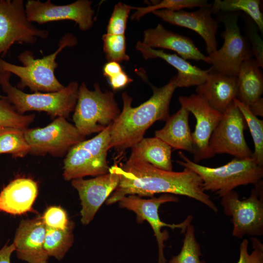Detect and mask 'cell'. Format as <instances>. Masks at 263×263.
I'll use <instances>...</instances> for the list:
<instances>
[{"instance_id": "1", "label": "cell", "mask_w": 263, "mask_h": 263, "mask_svg": "<svg viewBox=\"0 0 263 263\" xmlns=\"http://www.w3.org/2000/svg\"><path fill=\"white\" fill-rule=\"evenodd\" d=\"M110 171L119 177L118 186L106 200L107 205L118 202L129 195L152 197L157 193L186 196L204 204L217 213V207L203 190L200 177L184 168L182 171H167L141 161L128 160Z\"/></svg>"}, {"instance_id": "2", "label": "cell", "mask_w": 263, "mask_h": 263, "mask_svg": "<svg viewBox=\"0 0 263 263\" xmlns=\"http://www.w3.org/2000/svg\"><path fill=\"white\" fill-rule=\"evenodd\" d=\"M177 75L161 87L151 85L153 94L138 107H132V98L122 94L123 108L111 125L110 148L124 151L144 138L147 130L157 121H166L170 116L169 104L177 87Z\"/></svg>"}, {"instance_id": "3", "label": "cell", "mask_w": 263, "mask_h": 263, "mask_svg": "<svg viewBox=\"0 0 263 263\" xmlns=\"http://www.w3.org/2000/svg\"><path fill=\"white\" fill-rule=\"evenodd\" d=\"M77 43V38L73 34L67 33L60 39L58 48L53 53L36 59L32 51L25 50L18 57L22 66L12 64L0 57V68L19 78L17 88L20 90L28 87L34 93L57 92L65 86L55 75L58 66L56 60L57 56L66 47H73Z\"/></svg>"}, {"instance_id": "4", "label": "cell", "mask_w": 263, "mask_h": 263, "mask_svg": "<svg viewBox=\"0 0 263 263\" xmlns=\"http://www.w3.org/2000/svg\"><path fill=\"white\" fill-rule=\"evenodd\" d=\"M178 155L182 160H177V163L200 177L203 190L215 192L220 197L239 186L256 185L263 177V167L253 157L234 158L223 166L212 168L193 162L181 151Z\"/></svg>"}, {"instance_id": "5", "label": "cell", "mask_w": 263, "mask_h": 263, "mask_svg": "<svg viewBox=\"0 0 263 263\" xmlns=\"http://www.w3.org/2000/svg\"><path fill=\"white\" fill-rule=\"evenodd\" d=\"M11 75L0 68V86L18 113L24 114L29 111L43 112L52 118H67L74 111L79 86L77 81L71 82L57 92L27 94L11 84Z\"/></svg>"}, {"instance_id": "6", "label": "cell", "mask_w": 263, "mask_h": 263, "mask_svg": "<svg viewBox=\"0 0 263 263\" xmlns=\"http://www.w3.org/2000/svg\"><path fill=\"white\" fill-rule=\"evenodd\" d=\"M94 86L91 91L84 82L79 86L73 115L75 126L84 137L105 130L121 112L113 92H103L97 83Z\"/></svg>"}, {"instance_id": "7", "label": "cell", "mask_w": 263, "mask_h": 263, "mask_svg": "<svg viewBox=\"0 0 263 263\" xmlns=\"http://www.w3.org/2000/svg\"><path fill=\"white\" fill-rule=\"evenodd\" d=\"M112 124L93 138L83 140L70 149L63 162V176L65 180L109 173L107 154L111 149Z\"/></svg>"}, {"instance_id": "8", "label": "cell", "mask_w": 263, "mask_h": 263, "mask_svg": "<svg viewBox=\"0 0 263 263\" xmlns=\"http://www.w3.org/2000/svg\"><path fill=\"white\" fill-rule=\"evenodd\" d=\"M240 14V12L225 13L221 16L220 20L225 26L222 33L224 44L207 56V63L211 65L212 70L230 76L237 77L242 63L253 57L251 46L238 25Z\"/></svg>"}, {"instance_id": "9", "label": "cell", "mask_w": 263, "mask_h": 263, "mask_svg": "<svg viewBox=\"0 0 263 263\" xmlns=\"http://www.w3.org/2000/svg\"><path fill=\"white\" fill-rule=\"evenodd\" d=\"M225 214L232 217L233 236L241 239L245 235L263 234V182L252 189L250 196L240 200L239 194L232 190L221 197Z\"/></svg>"}, {"instance_id": "10", "label": "cell", "mask_w": 263, "mask_h": 263, "mask_svg": "<svg viewBox=\"0 0 263 263\" xmlns=\"http://www.w3.org/2000/svg\"><path fill=\"white\" fill-rule=\"evenodd\" d=\"M49 34L28 20L22 0H0V55H5L15 43L33 44Z\"/></svg>"}, {"instance_id": "11", "label": "cell", "mask_w": 263, "mask_h": 263, "mask_svg": "<svg viewBox=\"0 0 263 263\" xmlns=\"http://www.w3.org/2000/svg\"><path fill=\"white\" fill-rule=\"evenodd\" d=\"M24 134L31 147L30 153L37 155L63 156L85 138L64 117H56L43 128H27Z\"/></svg>"}, {"instance_id": "12", "label": "cell", "mask_w": 263, "mask_h": 263, "mask_svg": "<svg viewBox=\"0 0 263 263\" xmlns=\"http://www.w3.org/2000/svg\"><path fill=\"white\" fill-rule=\"evenodd\" d=\"M177 197L170 194H163L158 197L150 199H142L136 195H129L125 196L118 202L121 208H126L133 211L136 215V222L141 224L147 221L154 232L158 247V263H166L164 249V242L169 237L168 231H162V227H168L172 229H180L181 233H184L187 227L191 224L192 216L188 215L186 219L179 224H167L162 221L160 218L158 209L160 206L168 202H177Z\"/></svg>"}, {"instance_id": "13", "label": "cell", "mask_w": 263, "mask_h": 263, "mask_svg": "<svg viewBox=\"0 0 263 263\" xmlns=\"http://www.w3.org/2000/svg\"><path fill=\"white\" fill-rule=\"evenodd\" d=\"M245 120L234 102L227 108L209 141V149L213 157L216 154L226 153L239 159L253 157L244 134Z\"/></svg>"}, {"instance_id": "14", "label": "cell", "mask_w": 263, "mask_h": 263, "mask_svg": "<svg viewBox=\"0 0 263 263\" xmlns=\"http://www.w3.org/2000/svg\"><path fill=\"white\" fill-rule=\"evenodd\" d=\"M92 1L78 0L66 5H56L50 0L41 2L39 0H28L25 9L28 20L32 23L43 24L62 20L75 21L80 30L85 31L93 25L94 10Z\"/></svg>"}, {"instance_id": "15", "label": "cell", "mask_w": 263, "mask_h": 263, "mask_svg": "<svg viewBox=\"0 0 263 263\" xmlns=\"http://www.w3.org/2000/svg\"><path fill=\"white\" fill-rule=\"evenodd\" d=\"M181 106L191 113L196 120L195 130L191 133L194 148V162L212 157L209 149L211 135L221 119L223 113L212 108L199 94L180 96L178 98Z\"/></svg>"}, {"instance_id": "16", "label": "cell", "mask_w": 263, "mask_h": 263, "mask_svg": "<svg viewBox=\"0 0 263 263\" xmlns=\"http://www.w3.org/2000/svg\"><path fill=\"white\" fill-rule=\"evenodd\" d=\"M119 181V176L110 170L94 178L72 180V186L77 191L81 201V222L83 225L92 222L102 204L115 189Z\"/></svg>"}, {"instance_id": "17", "label": "cell", "mask_w": 263, "mask_h": 263, "mask_svg": "<svg viewBox=\"0 0 263 263\" xmlns=\"http://www.w3.org/2000/svg\"><path fill=\"white\" fill-rule=\"evenodd\" d=\"M211 6L199 8L194 12L161 9L152 13L165 22L197 33L204 39L207 52L209 55L218 49L216 34L219 28L218 20L212 16Z\"/></svg>"}, {"instance_id": "18", "label": "cell", "mask_w": 263, "mask_h": 263, "mask_svg": "<svg viewBox=\"0 0 263 263\" xmlns=\"http://www.w3.org/2000/svg\"><path fill=\"white\" fill-rule=\"evenodd\" d=\"M45 233L42 216L22 220L13 242L17 258L28 263H48L49 257L44 247Z\"/></svg>"}, {"instance_id": "19", "label": "cell", "mask_w": 263, "mask_h": 263, "mask_svg": "<svg viewBox=\"0 0 263 263\" xmlns=\"http://www.w3.org/2000/svg\"><path fill=\"white\" fill-rule=\"evenodd\" d=\"M142 42L152 48L173 51L187 60H201L207 63V56L199 50L190 38L169 31L160 23L154 28L144 31Z\"/></svg>"}, {"instance_id": "20", "label": "cell", "mask_w": 263, "mask_h": 263, "mask_svg": "<svg viewBox=\"0 0 263 263\" xmlns=\"http://www.w3.org/2000/svg\"><path fill=\"white\" fill-rule=\"evenodd\" d=\"M238 91L237 77L230 76L211 69L206 81L197 86L196 90L197 94L222 113L237 98Z\"/></svg>"}, {"instance_id": "21", "label": "cell", "mask_w": 263, "mask_h": 263, "mask_svg": "<svg viewBox=\"0 0 263 263\" xmlns=\"http://www.w3.org/2000/svg\"><path fill=\"white\" fill-rule=\"evenodd\" d=\"M38 187L31 179L20 178L11 182L0 192V211L20 215L32 209Z\"/></svg>"}, {"instance_id": "22", "label": "cell", "mask_w": 263, "mask_h": 263, "mask_svg": "<svg viewBox=\"0 0 263 263\" xmlns=\"http://www.w3.org/2000/svg\"><path fill=\"white\" fill-rule=\"evenodd\" d=\"M135 48L145 59L160 58L175 68L178 72V87L185 88L201 85L206 81L211 70L210 68L207 70H202L192 65L176 54H168L162 50L150 48L141 41L137 42Z\"/></svg>"}, {"instance_id": "23", "label": "cell", "mask_w": 263, "mask_h": 263, "mask_svg": "<svg viewBox=\"0 0 263 263\" xmlns=\"http://www.w3.org/2000/svg\"><path fill=\"white\" fill-rule=\"evenodd\" d=\"M189 112L185 107L170 115L165 126L155 132V137L162 140L173 150H182L193 153L194 148L188 124Z\"/></svg>"}, {"instance_id": "24", "label": "cell", "mask_w": 263, "mask_h": 263, "mask_svg": "<svg viewBox=\"0 0 263 263\" xmlns=\"http://www.w3.org/2000/svg\"><path fill=\"white\" fill-rule=\"evenodd\" d=\"M129 160L148 163L158 169L172 171V148L156 137L143 138L131 148Z\"/></svg>"}, {"instance_id": "25", "label": "cell", "mask_w": 263, "mask_h": 263, "mask_svg": "<svg viewBox=\"0 0 263 263\" xmlns=\"http://www.w3.org/2000/svg\"><path fill=\"white\" fill-rule=\"evenodd\" d=\"M261 68L251 57L242 63L237 76V99L248 107L262 98L263 75Z\"/></svg>"}, {"instance_id": "26", "label": "cell", "mask_w": 263, "mask_h": 263, "mask_svg": "<svg viewBox=\"0 0 263 263\" xmlns=\"http://www.w3.org/2000/svg\"><path fill=\"white\" fill-rule=\"evenodd\" d=\"M74 226L72 221L64 230L46 226L44 247L49 258L61 261L64 257L74 242Z\"/></svg>"}, {"instance_id": "27", "label": "cell", "mask_w": 263, "mask_h": 263, "mask_svg": "<svg viewBox=\"0 0 263 263\" xmlns=\"http://www.w3.org/2000/svg\"><path fill=\"white\" fill-rule=\"evenodd\" d=\"M259 0H215L211 5L213 13L243 11L252 19L258 29L263 34V15L260 9Z\"/></svg>"}, {"instance_id": "28", "label": "cell", "mask_w": 263, "mask_h": 263, "mask_svg": "<svg viewBox=\"0 0 263 263\" xmlns=\"http://www.w3.org/2000/svg\"><path fill=\"white\" fill-rule=\"evenodd\" d=\"M25 130L6 127L0 129V154L10 153L14 157H23L31 147L24 134Z\"/></svg>"}, {"instance_id": "29", "label": "cell", "mask_w": 263, "mask_h": 263, "mask_svg": "<svg viewBox=\"0 0 263 263\" xmlns=\"http://www.w3.org/2000/svg\"><path fill=\"white\" fill-rule=\"evenodd\" d=\"M233 102L241 111L249 129L254 144L253 157L260 166L263 167V120L253 114L247 106L237 98Z\"/></svg>"}, {"instance_id": "30", "label": "cell", "mask_w": 263, "mask_h": 263, "mask_svg": "<svg viewBox=\"0 0 263 263\" xmlns=\"http://www.w3.org/2000/svg\"><path fill=\"white\" fill-rule=\"evenodd\" d=\"M211 6L206 0H163L152 5L143 7H134V10L136 11L131 16V19L138 20L146 14L158 10L177 11L184 8H202Z\"/></svg>"}, {"instance_id": "31", "label": "cell", "mask_w": 263, "mask_h": 263, "mask_svg": "<svg viewBox=\"0 0 263 263\" xmlns=\"http://www.w3.org/2000/svg\"><path fill=\"white\" fill-rule=\"evenodd\" d=\"M185 232L181 251L177 255L173 256L169 263H207L200 260L202 254L200 245L196 239L193 225L190 224Z\"/></svg>"}, {"instance_id": "32", "label": "cell", "mask_w": 263, "mask_h": 263, "mask_svg": "<svg viewBox=\"0 0 263 263\" xmlns=\"http://www.w3.org/2000/svg\"><path fill=\"white\" fill-rule=\"evenodd\" d=\"M35 117V114L18 113L6 96L0 95V129L13 127L26 130Z\"/></svg>"}, {"instance_id": "33", "label": "cell", "mask_w": 263, "mask_h": 263, "mask_svg": "<svg viewBox=\"0 0 263 263\" xmlns=\"http://www.w3.org/2000/svg\"><path fill=\"white\" fill-rule=\"evenodd\" d=\"M103 50L109 61L118 63L128 61L126 54V38L124 35L105 34L102 36Z\"/></svg>"}, {"instance_id": "34", "label": "cell", "mask_w": 263, "mask_h": 263, "mask_svg": "<svg viewBox=\"0 0 263 263\" xmlns=\"http://www.w3.org/2000/svg\"><path fill=\"white\" fill-rule=\"evenodd\" d=\"M134 7L120 2L113 9L107 27V34L124 35L127 20L131 10Z\"/></svg>"}, {"instance_id": "35", "label": "cell", "mask_w": 263, "mask_h": 263, "mask_svg": "<svg viewBox=\"0 0 263 263\" xmlns=\"http://www.w3.org/2000/svg\"><path fill=\"white\" fill-rule=\"evenodd\" d=\"M253 251L248 252V241L244 239L240 245L239 259L237 263H263V244L255 237L251 238Z\"/></svg>"}, {"instance_id": "36", "label": "cell", "mask_w": 263, "mask_h": 263, "mask_svg": "<svg viewBox=\"0 0 263 263\" xmlns=\"http://www.w3.org/2000/svg\"><path fill=\"white\" fill-rule=\"evenodd\" d=\"M42 218L46 226L58 229H65L70 223L66 211L60 207H48Z\"/></svg>"}, {"instance_id": "37", "label": "cell", "mask_w": 263, "mask_h": 263, "mask_svg": "<svg viewBox=\"0 0 263 263\" xmlns=\"http://www.w3.org/2000/svg\"><path fill=\"white\" fill-rule=\"evenodd\" d=\"M247 25V34L252 47L251 50L253 56L258 65L263 68V42L258 34V28L255 23L251 20L248 22Z\"/></svg>"}, {"instance_id": "38", "label": "cell", "mask_w": 263, "mask_h": 263, "mask_svg": "<svg viewBox=\"0 0 263 263\" xmlns=\"http://www.w3.org/2000/svg\"><path fill=\"white\" fill-rule=\"evenodd\" d=\"M108 80L113 91L121 89L133 81L124 71Z\"/></svg>"}, {"instance_id": "39", "label": "cell", "mask_w": 263, "mask_h": 263, "mask_svg": "<svg viewBox=\"0 0 263 263\" xmlns=\"http://www.w3.org/2000/svg\"><path fill=\"white\" fill-rule=\"evenodd\" d=\"M122 71L123 70L119 63L115 61H109L103 68V75L108 79L114 76Z\"/></svg>"}, {"instance_id": "40", "label": "cell", "mask_w": 263, "mask_h": 263, "mask_svg": "<svg viewBox=\"0 0 263 263\" xmlns=\"http://www.w3.org/2000/svg\"><path fill=\"white\" fill-rule=\"evenodd\" d=\"M15 250V247L13 243L5 244L0 249V263H11V257Z\"/></svg>"}, {"instance_id": "41", "label": "cell", "mask_w": 263, "mask_h": 263, "mask_svg": "<svg viewBox=\"0 0 263 263\" xmlns=\"http://www.w3.org/2000/svg\"><path fill=\"white\" fill-rule=\"evenodd\" d=\"M248 107L253 114L256 116H261L263 117V99L262 97Z\"/></svg>"}]
</instances>
